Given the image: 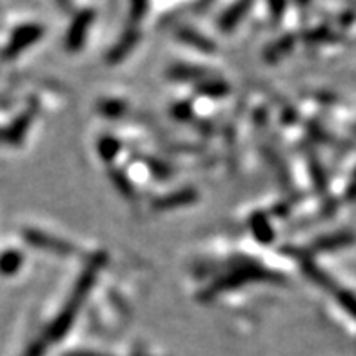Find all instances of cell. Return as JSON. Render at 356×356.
Returning a JSON list of instances; mask_svg holds the SVG:
<instances>
[{"mask_svg": "<svg viewBox=\"0 0 356 356\" xmlns=\"http://www.w3.org/2000/svg\"><path fill=\"white\" fill-rule=\"evenodd\" d=\"M340 300H342L343 307L356 316V296L349 295V293H340Z\"/></svg>", "mask_w": 356, "mask_h": 356, "instance_id": "obj_1", "label": "cell"}]
</instances>
